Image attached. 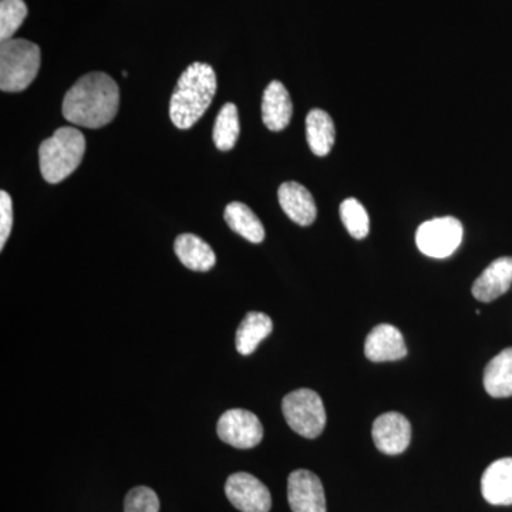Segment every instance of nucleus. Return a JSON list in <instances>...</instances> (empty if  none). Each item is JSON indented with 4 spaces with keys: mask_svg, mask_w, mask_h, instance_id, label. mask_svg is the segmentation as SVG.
Here are the masks:
<instances>
[{
    "mask_svg": "<svg viewBox=\"0 0 512 512\" xmlns=\"http://www.w3.org/2000/svg\"><path fill=\"white\" fill-rule=\"evenodd\" d=\"M484 387L494 399L512 396V348L498 353L485 366Z\"/></svg>",
    "mask_w": 512,
    "mask_h": 512,
    "instance_id": "18",
    "label": "nucleus"
},
{
    "mask_svg": "<svg viewBox=\"0 0 512 512\" xmlns=\"http://www.w3.org/2000/svg\"><path fill=\"white\" fill-rule=\"evenodd\" d=\"M86 153V138L77 128L62 127L39 147V164L43 178L59 184L82 164Z\"/></svg>",
    "mask_w": 512,
    "mask_h": 512,
    "instance_id": "3",
    "label": "nucleus"
},
{
    "mask_svg": "<svg viewBox=\"0 0 512 512\" xmlns=\"http://www.w3.org/2000/svg\"><path fill=\"white\" fill-rule=\"evenodd\" d=\"M13 228L12 198L6 191H0V249L5 248Z\"/></svg>",
    "mask_w": 512,
    "mask_h": 512,
    "instance_id": "25",
    "label": "nucleus"
},
{
    "mask_svg": "<svg viewBox=\"0 0 512 512\" xmlns=\"http://www.w3.org/2000/svg\"><path fill=\"white\" fill-rule=\"evenodd\" d=\"M175 255L181 264L195 272L211 271L217 262V256L204 239L197 235L183 234L174 242Z\"/></svg>",
    "mask_w": 512,
    "mask_h": 512,
    "instance_id": "16",
    "label": "nucleus"
},
{
    "mask_svg": "<svg viewBox=\"0 0 512 512\" xmlns=\"http://www.w3.org/2000/svg\"><path fill=\"white\" fill-rule=\"evenodd\" d=\"M336 130L332 117L326 111L315 109L306 117V140L312 153L318 157L328 156L335 144Z\"/></svg>",
    "mask_w": 512,
    "mask_h": 512,
    "instance_id": "19",
    "label": "nucleus"
},
{
    "mask_svg": "<svg viewBox=\"0 0 512 512\" xmlns=\"http://www.w3.org/2000/svg\"><path fill=\"white\" fill-rule=\"evenodd\" d=\"M239 137L238 109L234 103H227L222 107L217 120H215L214 138L218 150L229 151L235 147Z\"/></svg>",
    "mask_w": 512,
    "mask_h": 512,
    "instance_id": "21",
    "label": "nucleus"
},
{
    "mask_svg": "<svg viewBox=\"0 0 512 512\" xmlns=\"http://www.w3.org/2000/svg\"><path fill=\"white\" fill-rule=\"evenodd\" d=\"M292 100L281 82H272L265 89L262 99V120L271 131H281L288 127L292 119Z\"/></svg>",
    "mask_w": 512,
    "mask_h": 512,
    "instance_id": "15",
    "label": "nucleus"
},
{
    "mask_svg": "<svg viewBox=\"0 0 512 512\" xmlns=\"http://www.w3.org/2000/svg\"><path fill=\"white\" fill-rule=\"evenodd\" d=\"M39 46L25 39H10L0 45V90L19 93L28 89L40 70Z\"/></svg>",
    "mask_w": 512,
    "mask_h": 512,
    "instance_id": "4",
    "label": "nucleus"
},
{
    "mask_svg": "<svg viewBox=\"0 0 512 512\" xmlns=\"http://www.w3.org/2000/svg\"><path fill=\"white\" fill-rule=\"evenodd\" d=\"M28 6L23 0H0V39H13L28 16Z\"/></svg>",
    "mask_w": 512,
    "mask_h": 512,
    "instance_id": "23",
    "label": "nucleus"
},
{
    "mask_svg": "<svg viewBox=\"0 0 512 512\" xmlns=\"http://www.w3.org/2000/svg\"><path fill=\"white\" fill-rule=\"evenodd\" d=\"M339 211L343 225L353 238L363 239L367 237L370 231V221L362 202L357 201L356 198H348L340 204Z\"/></svg>",
    "mask_w": 512,
    "mask_h": 512,
    "instance_id": "22",
    "label": "nucleus"
},
{
    "mask_svg": "<svg viewBox=\"0 0 512 512\" xmlns=\"http://www.w3.org/2000/svg\"><path fill=\"white\" fill-rule=\"evenodd\" d=\"M512 285V258L503 256L495 259L483 274L478 276L473 284L474 298L477 301L488 303L503 296L510 291Z\"/></svg>",
    "mask_w": 512,
    "mask_h": 512,
    "instance_id": "12",
    "label": "nucleus"
},
{
    "mask_svg": "<svg viewBox=\"0 0 512 512\" xmlns=\"http://www.w3.org/2000/svg\"><path fill=\"white\" fill-rule=\"evenodd\" d=\"M218 437L224 443L241 450L254 448L264 439V427L254 413L244 409H231L218 420Z\"/></svg>",
    "mask_w": 512,
    "mask_h": 512,
    "instance_id": "7",
    "label": "nucleus"
},
{
    "mask_svg": "<svg viewBox=\"0 0 512 512\" xmlns=\"http://www.w3.org/2000/svg\"><path fill=\"white\" fill-rule=\"evenodd\" d=\"M463 235V224L457 218H434L417 229L416 244L424 255L444 259L457 251Z\"/></svg>",
    "mask_w": 512,
    "mask_h": 512,
    "instance_id": "6",
    "label": "nucleus"
},
{
    "mask_svg": "<svg viewBox=\"0 0 512 512\" xmlns=\"http://www.w3.org/2000/svg\"><path fill=\"white\" fill-rule=\"evenodd\" d=\"M120 106V90L106 73L83 76L63 100V116L70 123L86 128L107 126Z\"/></svg>",
    "mask_w": 512,
    "mask_h": 512,
    "instance_id": "1",
    "label": "nucleus"
},
{
    "mask_svg": "<svg viewBox=\"0 0 512 512\" xmlns=\"http://www.w3.org/2000/svg\"><path fill=\"white\" fill-rule=\"evenodd\" d=\"M282 413L288 426L305 439H316L326 426V410L318 393L299 389L286 394Z\"/></svg>",
    "mask_w": 512,
    "mask_h": 512,
    "instance_id": "5",
    "label": "nucleus"
},
{
    "mask_svg": "<svg viewBox=\"0 0 512 512\" xmlns=\"http://www.w3.org/2000/svg\"><path fill=\"white\" fill-rule=\"evenodd\" d=\"M160 500L156 491L148 487H136L128 491L124 500V512H158Z\"/></svg>",
    "mask_w": 512,
    "mask_h": 512,
    "instance_id": "24",
    "label": "nucleus"
},
{
    "mask_svg": "<svg viewBox=\"0 0 512 512\" xmlns=\"http://www.w3.org/2000/svg\"><path fill=\"white\" fill-rule=\"evenodd\" d=\"M217 92V76L210 64L194 63L181 74L170 101L174 126L188 130L204 116Z\"/></svg>",
    "mask_w": 512,
    "mask_h": 512,
    "instance_id": "2",
    "label": "nucleus"
},
{
    "mask_svg": "<svg viewBox=\"0 0 512 512\" xmlns=\"http://www.w3.org/2000/svg\"><path fill=\"white\" fill-rule=\"evenodd\" d=\"M481 493L491 505H512V457L500 458L485 468Z\"/></svg>",
    "mask_w": 512,
    "mask_h": 512,
    "instance_id": "14",
    "label": "nucleus"
},
{
    "mask_svg": "<svg viewBox=\"0 0 512 512\" xmlns=\"http://www.w3.org/2000/svg\"><path fill=\"white\" fill-rule=\"evenodd\" d=\"M288 501L292 512H326L322 481L309 470H296L289 476Z\"/></svg>",
    "mask_w": 512,
    "mask_h": 512,
    "instance_id": "10",
    "label": "nucleus"
},
{
    "mask_svg": "<svg viewBox=\"0 0 512 512\" xmlns=\"http://www.w3.org/2000/svg\"><path fill=\"white\" fill-rule=\"evenodd\" d=\"M372 436L377 450L387 456H399L410 446L412 424L403 414L384 413L373 423Z\"/></svg>",
    "mask_w": 512,
    "mask_h": 512,
    "instance_id": "9",
    "label": "nucleus"
},
{
    "mask_svg": "<svg viewBox=\"0 0 512 512\" xmlns=\"http://www.w3.org/2000/svg\"><path fill=\"white\" fill-rule=\"evenodd\" d=\"M278 200L282 210L295 224L301 227H309L316 220L315 200L311 192L303 185L288 181L279 187Z\"/></svg>",
    "mask_w": 512,
    "mask_h": 512,
    "instance_id": "13",
    "label": "nucleus"
},
{
    "mask_svg": "<svg viewBox=\"0 0 512 512\" xmlns=\"http://www.w3.org/2000/svg\"><path fill=\"white\" fill-rule=\"evenodd\" d=\"M224 218L232 231L237 232L252 244H261L264 241V225L248 205L242 204V202H231L225 208Z\"/></svg>",
    "mask_w": 512,
    "mask_h": 512,
    "instance_id": "20",
    "label": "nucleus"
},
{
    "mask_svg": "<svg viewBox=\"0 0 512 512\" xmlns=\"http://www.w3.org/2000/svg\"><path fill=\"white\" fill-rule=\"evenodd\" d=\"M274 329V323L268 315L262 312H249L238 326L235 335V346L238 353L249 356L261 345L262 340L268 338Z\"/></svg>",
    "mask_w": 512,
    "mask_h": 512,
    "instance_id": "17",
    "label": "nucleus"
},
{
    "mask_svg": "<svg viewBox=\"0 0 512 512\" xmlns=\"http://www.w3.org/2000/svg\"><path fill=\"white\" fill-rule=\"evenodd\" d=\"M365 355L375 363L394 362L407 356V346L402 332L393 325L376 326L367 335Z\"/></svg>",
    "mask_w": 512,
    "mask_h": 512,
    "instance_id": "11",
    "label": "nucleus"
},
{
    "mask_svg": "<svg viewBox=\"0 0 512 512\" xmlns=\"http://www.w3.org/2000/svg\"><path fill=\"white\" fill-rule=\"evenodd\" d=\"M229 503L241 512H269L272 497L268 487L248 473H235L225 483Z\"/></svg>",
    "mask_w": 512,
    "mask_h": 512,
    "instance_id": "8",
    "label": "nucleus"
}]
</instances>
